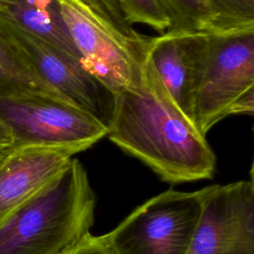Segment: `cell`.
Here are the masks:
<instances>
[{"label":"cell","mask_w":254,"mask_h":254,"mask_svg":"<svg viewBox=\"0 0 254 254\" xmlns=\"http://www.w3.org/2000/svg\"><path fill=\"white\" fill-rule=\"evenodd\" d=\"M1 1H7V0H0V2H1Z\"/></svg>","instance_id":"ac0fdd59"},{"label":"cell","mask_w":254,"mask_h":254,"mask_svg":"<svg viewBox=\"0 0 254 254\" xmlns=\"http://www.w3.org/2000/svg\"><path fill=\"white\" fill-rule=\"evenodd\" d=\"M12 148L11 147H6V148H0V163L2 162V160L5 158V156L7 155V153L10 151V149Z\"/></svg>","instance_id":"e0dca14e"},{"label":"cell","mask_w":254,"mask_h":254,"mask_svg":"<svg viewBox=\"0 0 254 254\" xmlns=\"http://www.w3.org/2000/svg\"><path fill=\"white\" fill-rule=\"evenodd\" d=\"M0 14L80 61L56 0L1 1Z\"/></svg>","instance_id":"8fae6325"},{"label":"cell","mask_w":254,"mask_h":254,"mask_svg":"<svg viewBox=\"0 0 254 254\" xmlns=\"http://www.w3.org/2000/svg\"><path fill=\"white\" fill-rule=\"evenodd\" d=\"M113 94L107 133L113 144L171 184L213 177V150L179 108L149 55L141 83Z\"/></svg>","instance_id":"6da1fadb"},{"label":"cell","mask_w":254,"mask_h":254,"mask_svg":"<svg viewBox=\"0 0 254 254\" xmlns=\"http://www.w3.org/2000/svg\"><path fill=\"white\" fill-rule=\"evenodd\" d=\"M65 254H119L109 243L105 235H85Z\"/></svg>","instance_id":"9a60e30c"},{"label":"cell","mask_w":254,"mask_h":254,"mask_svg":"<svg viewBox=\"0 0 254 254\" xmlns=\"http://www.w3.org/2000/svg\"><path fill=\"white\" fill-rule=\"evenodd\" d=\"M122 11L131 25L141 24L164 33L171 22L157 0H118Z\"/></svg>","instance_id":"5bb4252c"},{"label":"cell","mask_w":254,"mask_h":254,"mask_svg":"<svg viewBox=\"0 0 254 254\" xmlns=\"http://www.w3.org/2000/svg\"><path fill=\"white\" fill-rule=\"evenodd\" d=\"M0 121L11 133L12 147L51 145L82 152L108 133L91 113L47 93L0 97Z\"/></svg>","instance_id":"8992f818"},{"label":"cell","mask_w":254,"mask_h":254,"mask_svg":"<svg viewBox=\"0 0 254 254\" xmlns=\"http://www.w3.org/2000/svg\"><path fill=\"white\" fill-rule=\"evenodd\" d=\"M82 64L113 93L137 87L152 37L126 19L118 0H56Z\"/></svg>","instance_id":"3957f363"},{"label":"cell","mask_w":254,"mask_h":254,"mask_svg":"<svg viewBox=\"0 0 254 254\" xmlns=\"http://www.w3.org/2000/svg\"><path fill=\"white\" fill-rule=\"evenodd\" d=\"M12 146V136L9 129L0 121V148Z\"/></svg>","instance_id":"2e32d148"},{"label":"cell","mask_w":254,"mask_h":254,"mask_svg":"<svg viewBox=\"0 0 254 254\" xmlns=\"http://www.w3.org/2000/svg\"><path fill=\"white\" fill-rule=\"evenodd\" d=\"M201 205L199 190H168L136 207L104 235L119 254H188Z\"/></svg>","instance_id":"5b68a950"},{"label":"cell","mask_w":254,"mask_h":254,"mask_svg":"<svg viewBox=\"0 0 254 254\" xmlns=\"http://www.w3.org/2000/svg\"><path fill=\"white\" fill-rule=\"evenodd\" d=\"M172 30L210 33L214 16L208 0H157Z\"/></svg>","instance_id":"4fadbf2b"},{"label":"cell","mask_w":254,"mask_h":254,"mask_svg":"<svg viewBox=\"0 0 254 254\" xmlns=\"http://www.w3.org/2000/svg\"><path fill=\"white\" fill-rule=\"evenodd\" d=\"M201 213L188 254H254V182L199 190Z\"/></svg>","instance_id":"ba28073f"},{"label":"cell","mask_w":254,"mask_h":254,"mask_svg":"<svg viewBox=\"0 0 254 254\" xmlns=\"http://www.w3.org/2000/svg\"><path fill=\"white\" fill-rule=\"evenodd\" d=\"M80 153L71 147H12L0 163V226L53 181Z\"/></svg>","instance_id":"9c48e42d"},{"label":"cell","mask_w":254,"mask_h":254,"mask_svg":"<svg viewBox=\"0 0 254 254\" xmlns=\"http://www.w3.org/2000/svg\"><path fill=\"white\" fill-rule=\"evenodd\" d=\"M30 93H47L66 100L37 73L26 56L0 31V97Z\"/></svg>","instance_id":"7c38bea8"},{"label":"cell","mask_w":254,"mask_h":254,"mask_svg":"<svg viewBox=\"0 0 254 254\" xmlns=\"http://www.w3.org/2000/svg\"><path fill=\"white\" fill-rule=\"evenodd\" d=\"M208 39V32L168 29L152 37L149 50L150 61L161 81L192 122L194 92Z\"/></svg>","instance_id":"30bf717a"},{"label":"cell","mask_w":254,"mask_h":254,"mask_svg":"<svg viewBox=\"0 0 254 254\" xmlns=\"http://www.w3.org/2000/svg\"><path fill=\"white\" fill-rule=\"evenodd\" d=\"M95 204L86 170L72 158L0 226V254H65L90 233Z\"/></svg>","instance_id":"7a4b0ae2"},{"label":"cell","mask_w":254,"mask_h":254,"mask_svg":"<svg viewBox=\"0 0 254 254\" xmlns=\"http://www.w3.org/2000/svg\"><path fill=\"white\" fill-rule=\"evenodd\" d=\"M254 111V30L209 33L193 99L201 134L229 115Z\"/></svg>","instance_id":"277c9868"},{"label":"cell","mask_w":254,"mask_h":254,"mask_svg":"<svg viewBox=\"0 0 254 254\" xmlns=\"http://www.w3.org/2000/svg\"><path fill=\"white\" fill-rule=\"evenodd\" d=\"M0 31L19 48L48 84L72 104L94 115L108 128L114 94L79 60L2 14Z\"/></svg>","instance_id":"52a82bcc"}]
</instances>
